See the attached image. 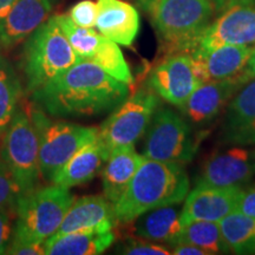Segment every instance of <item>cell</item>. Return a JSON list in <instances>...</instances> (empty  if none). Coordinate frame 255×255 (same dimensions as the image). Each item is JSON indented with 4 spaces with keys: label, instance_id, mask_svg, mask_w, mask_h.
Returning a JSON list of instances; mask_svg holds the SVG:
<instances>
[{
    "label": "cell",
    "instance_id": "obj_28",
    "mask_svg": "<svg viewBox=\"0 0 255 255\" xmlns=\"http://www.w3.org/2000/svg\"><path fill=\"white\" fill-rule=\"evenodd\" d=\"M89 62L98 65L105 72L113 76L114 78L126 83L129 87L132 84L133 78L129 65L126 62V58H124L119 44L115 43V41L104 37L100 47Z\"/></svg>",
    "mask_w": 255,
    "mask_h": 255
},
{
    "label": "cell",
    "instance_id": "obj_16",
    "mask_svg": "<svg viewBox=\"0 0 255 255\" xmlns=\"http://www.w3.org/2000/svg\"><path fill=\"white\" fill-rule=\"evenodd\" d=\"M57 0H15L0 20V49L8 50L30 37L52 12Z\"/></svg>",
    "mask_w": 255,
    "mask_h": 255
},
{
    "label": "cell",
    "instance_id": "obj_1",
    "mask_svg": "<svg viewBox=\"0 0 255 255\" xmlns=\"http://www.w3.org/2000/svg\"><path fill=\"white\" fill-rule=\"evenodd\" d=\"M129 96V85L91 62L82 60L31 94L55 117H89L114 110Z\"/></svg>",
    "mask_w": 255,
    "mask_h": 255
},
{
    "label": "cell",
    "instance_id": "obj_23",
    "mask_svg": "<svg viewBox=\"0 0 255 255\" xmlns=\"http://www.w3.org/2000/svg\"><path fill=\"white\" fill-rule=\"evenodd\" d=\"M115 241L113 231L104 233L55 234L45 241L46 255H97L104 253Z\"/></svg>",
    "mask_w": 255,
    "mask_h": 255
},
{
    "label": "cell",
    "instance_id": "obj_13",
    "mask_svg": "<svg viewBox=\"0 0 255 255\" xmlns=\"http://www.w3.org/2000/svg\"><path fill=\"white\" fill-rule=\"evenodd\" d=\"M255 175V150L233 145L216 152L203 165L196 184L242 187Z\"/></svg>",
    "mask_w": 255,
    "mask_h": 255
},
{
    "label": "cell",
    "instance_id": "obj_7",
    "mask_svg": "<svg viewBox=\"0 0 255 255\" xmlns=\"http://www.w3.org/2000/svg\"><path fill=\"white\" fill-rule=\"evenodd\" d=\"M158 107V96L150 88L139 89L117 105L98 129L97 138L108 157L115 150L135 146Z\"/></svg>",
    "mask_w": 255,
    "mask_h": 255
},
{
    "label": "cell",
    "instance_id": "obj_34",
    "mask_svg": "<svg viewBox=\"0 0 255 255\" xmlns=\"http://www.w3.org/2000/svg\"><path fill=\"white\" fill-rule=\"evenodd\" d=\"M238 210L242 214L250 216L255 220V184L248 187L247 189H242V194L239 201Z\"/></svg>",
    "mask_w": 255,
    "mask_h": 255
},
{
    "label": "cell",
    "instance_id": "obj_37",
    "mask_svg": "<svg viewBox=\"0 0 255 255\" xmlns=\"http://www.w3.org/2000/svg\"><path fill=\"white\" fill-rule=\"evenodd\" d=\"M210 1H212L213 6H214L215 12L216 11L220 12V11H222L223 8L227 7L228 5H231L235 1H238V0H210Z\"/></svg>",
    "mask_w": 255,
    "mask_h": 255
},
{
    "label": "cell",
    "instance_id": "obj_30",
    "mask_svg": "<svg viewBox=\"0 0 255 255\" xmlns=\"http://www.w3.org/2000/svg\"><path fill=\"white\" fill-rule=\"evenodd\" d=\"M23 193L19 189L14 178L0 161V208L14 210Z\"/></svg>",
    "mask_w": 255,
    "mask_h": 255
},
{
    "label": "cell",
    "instance_id": "obj_33",
    "mask_svg": "<svg viewBox=\"0 0 255 255\" xmlns=\"http://www.w3.org/2000/svg\"><path fill=\"white\" fill-rule=\"evenodd\" d=\"M12 209L0 208V255L6 254L7 247L13 235L14 222L12 221Z\"/></svg>",
    "mask_w": 255,
    "mask_h": 255
},
{
    "label": "cell",
    "instance_id": "obj_4",
    "mask_svg": "<svg viewBox=\"0 0 255 255\" xmlns=\"http://www.w3.org/2000/svg\"><path fill=\"white\" fill-rule=\"evenodd\" d=\"M78 62L55 15L27 37L21 56L24 91L32 94Z\"/></svg>",
    "mask_w": 255,
    "mask_h": 255
},
{
    "label": "cell",
    "instance_id": "obj_14",
    "mask_svg": "<svg viewBox=\"0 0 255 255\" xmlns=\"http://www.w3.org/2000/svg\"><path fill=\"white\" fill-rule=\"evenodd\" d=\"M241 194V187L196 184L184 199L181 221L183 225L191 221L220 222L223 218L238 210Z\"/></svg>",
    "mask_w": 255,
    "mask_h": 255
},
{
    "label": "cell",
    "instance_id": "obj_31",
    "mask_svg": "<svg viewBox=\"0 0 255 255\" xmlns=\"http://www.w3.org/2000/svg\"><path fill=\"white\" fill-rule=\"evenodd\" d=\"M69 17L78 26L94 28L97 20V4L92 0H82L72 6Z\"/></svg>",
    "mask_w": 255,
    "mask_h": 255
},
{
    "label": "cell",
    "instance_id": "obj_29",
    "mask_svg": "<svg viewBox=\"0 0 255 255\" xmlns=\"http://www.w3.org/2000/svg\"><path fill=\"white\" fill-rule=\"evenodd\" d=\"M116 253L124 255H169L171 252L163 245L138 238L123 241L116 247Z\"/></svg>",
    "mask_w": 255,
    "mask_h": 255
},
{
    "label": "cell",
    "instance_id": "obj_17",
    "mask_svg": "<svg viewBox=\"0 0 255 255\" xmlns=\"http://www.w3.org/2000/svg\"><path fill=\"white\" fill-rule=\"evenodd\" d=\"M226 109L223 141L232 145H255V77L239 89Z\"/></svg>",
    "mask_w": 255,
    "mask_h": 255
},
{
    "label": "cell",
    "instance_id": "obj_21",
    "mask_svg": "<svg viewBox=\"0 0 255 255\" xmlns=\"http://www.w3.org/2000/svg\"><path fill=\"white\" fill-rule=\"evenodd\" d=\"M144 158L136 151L135 146L115 150L107 158L102 175L103 193L113 205L123 195Z\"/></svg>",
    "mask_w": 255,
    "mask_h": 255
},
{
    "label": "cell",
    "instance_id": "obj_9",
    "mask_svg": "<svg viewBox=\"0 0 255 255\" xmlns=\"http://www.w3.org/2000/svg\"><path fill=\"white\" fill-rule=\"evenodd\" d=\"M197 148V137L184 116L170 108L158 107L144 133L142 155L183 165L195 157Z\"/></svg>",
    "mask_w": 255,
    "mask_h": 255
},
{
    "label": "cell",
    "instance_id": "obj_15",
    "mask_svg": "<svg viewBox=\"0 0 255 255\" xmlns=\"http://www.w3.org/2000/svg\"><path fill=\"white\" fill-rule=\"evenodd\" d=\"M254 47L223 45L213 50H190L194 72L201 84L223 81L246 72Z\"/></svg>",
    "mask_w": 255,
    "mask_h": 255
},
{
    "label": "cell",
    "instance_id": "obj_35",
    "mask_svg": "<svg viewBox=\"0 0 255 255\" xmlns=\"http://www.w3.org/2000/svg\"><path fill=\"white\" fill-rule=\"evenodd\" d=\"M171 254L175 255H207L205 251L201 248L194 246V245L188 244V242H178L173 247Z\"/></svg>",
    "mask_w": 255,
    "mask_h": 255
},
{
    "label": "cell",
    "instance_id": "obj_36",
    "mask_svg": "<svg viewBox=\"0 0 255 255\" xmlns=\"http://www.w3.org/2000/svg\"><path fill=\"white\" fill-rule=\"evenodd\" d=\"M15 0H0V20L8 13Z\"/></svg>",
    "mask_w": 255,
    "mask_h": 255
},
{
    "label": "cell",
    "instance_id": "obj_32",
    "mask_svg": "<svg viewBox=\"0 0 255 255\" xmlns=\"http://www.w3.org/2000/svg\"><path fill=\"white\" fill-rule=\"evenodd\" d=\"M6 254L9 255H45V244L33 242L12 235Z\"/></svg>",
    "mask_w": 255,
    "mask_h": 255
},
{
    "label": "cell",
    "instance_id": "obj_5",
    "mask_svg": "<svg viewBox=\"0 0 255 255\" xmlns=\"http://www.w3.org/2000/svg\"><path fill=\"white\" fill-rule=\"evenodd\" d=\"M75 197L69 188L57 186L37 188L25 194L15 205L13 235L45 244L56 234Z\"/></svg>",
    "mask_w": 255,
    "mask_h": 255
},
{
    "label": "cell",
    "instance_id": "obj_22",
    "mask_svg": "<svg viewBox=\"0 0 255 255\" xmlns=\"http://www.w3.org/2000/svg\"><path fill=\"white\" fill-rule=\"evenodd\" d=\"M107 158L103 146L98 138H96L76 152L55 175L51 183L69 189L87 183L100 173Z\"/></svg>",
    "mask_w": 255,
    "mask_h": 255
},
{
    "label": "cell",
    "instance_id": "obj_8",
    "mask_svg": "<svg viewBox=\"0 0 255 255\" xmlns=\"http://www.w3.org/2000/svg\"><path fill=\"white\" fill-rule=\"evenodd\" d=\"M0 157L23 195L37 189L41 176L39 138L30 113L26 110L15 111L5 130Z\"/></svg>",
    "mask_w": 255,
    "mask_h": 255
},
{
    "label": "cell",
    "instance_id": "obj_10",
    "mask_svg": "<svg viewBox=\"0 0 255 255\" xmlns=\"http://www.w3.org/2000/svg\"><path fill=\"white\" fill-rule=\"evenodd\" d=\"M223 45L255 46V0H238L220 11L194 49L208 51Z\"/></svg>",
    "mask_w": 255,
    "mask_h": 255
},
{
    "label": "cell",
    "instance_id": "obj_24",
    "mask_svg": "<svg viewBox=\"0 0 255 255\" xmlns=\"http://www.w3.org/2000/svg\"><path fill=\"white\" fill-rule=\"evenodd\" d=\"M226 246L234 254H255V220L239 210L219 222Z\"/></svg>",
    "mask_w": 255,
    "mask_h": 255
},
{
    "label": "cell",
    "instance_id": "obj_2",
    "mask_svg": "<svg viewBox=\"0 0 255 255\" xmlns=\"http://www.w3.org/2000/svg\"><path fill=\"white\" fill-rule=\"evenodd\" d=\"M188 193L189 178L182 164L144 158L114 205L117 222L130 223L148 210L181 203Z\"/></svg>",
    "mask_w": 255,
    "mask_h": 255
},
{
    "label": "cell",
    "instance_id": "obj_26",
    "mask_svg": "<svg viewBox=\"0 0 255 255\" xmlns=\"http://www.w3.org/2000/svg\"><path fill=\"white\" fill-rule=\"evenodd\" d=\"M180 242H188L205 251L207 255L231 253L223 241L219 222L191 221L183 225Z\"/></svg>",
    "mask_w": 255,
    "mask_h": 255
},
{
    "label": "cell",
    "instance_id": "obj_25",
    "mask_svg": "<svg viewBox=\"0 0 255 255\" xmlns=\"http://www.w3.org/2000/svg\"><path fill=\"white\" fill-rule=\"evenodd\" d=\"M23 91L14 68L0 52V133L5 132L13 119Z\"/></svg>",
    "mask_w": 255,
    "mask_h": 255
},
{
    "label": "cell",
    "instance_id": "obj_27",
    "mask_svg": "<svg viewBox=\"0 0 255 255\" xmlns=\"http://www.w3.org/2000/svg\"><path fill=\"white\" fill-rule=\"evenodd\" d=\"M55 17L57 23L59 24L60 28L68 38L70 45L75 51L78 62H82V60L89 62L100 47L104 36L97 33L92 28L78 26L70 19L69 15L57 14Z\"/></svg>",
    "mask_w": 255,
    "mask_h": 255
},
{
    "label": "cell",
    "instance_id": "obj_6",
    "mask_svg": "<svg viewBox=\"0 0 255 255\" xmlns=\"http://www.w3.org/2000/svg\"><path fill=\"white\" fill-rule=\"evenodd\" d=\"M30 116L39 138L40 174L50 182L76 152L98 136L97 128L53 121L37 107L30 111Z\"/></svg>",
    "mask_w": 255,
    "mask_h": 255
},
{
    "label": "cell",
    "instance_id": "obj_38",
    "mask_svg": "<svg viewBox=\"0 0 255 255\" xmlns=\"http://www.w3.org/2000/svg\"><path fill=\"white\" fill-rule=\"evenodd\" d=\"M246 73L250 78L255 77V46L253 50V53H252L250 62H248L247 69H246Z\"/></svg>",
    "mask_w": 255,
    "mask_h": 255
},
{
    "label": "cell",
    "instance_id": "obj_12",
    "mask_svg": "<svg viewBox=\"0 0 255 255\" xmlns=\"http://www.w3.org/2000/svg\"><path fill=\"white\" fill-rule=\"evenodd\" d=\"M248 79L250 77L245 72L223 81L202 83L178 109L190 124L206 126L227 108L233 96Z\"/></svg>",
    "mask_w": 255,
    "mask_h": 255
},
{
    "label": "cell",
    "instance_id": "obj_3",
    "mask_svg": "<svg viewBox=\"0 0 255 255\" xmlns=\"http://www.w3.org/2000/svg\"><path fill=\"white\" fill-rule=\"evenodd\" d=\"M168 53L189 52L212 20L210 0H138Z\"/></svg>",
    "mask_w": 255,
    "mask_h": 255
},
{
    "label": "cell",
    "instance_id": "obj_19",
    "mask_svg": "<svg viewBox=\"0 0 255 255\" xmlns=\"http://www.w3.org/2000/svg\"><path fill=\"white\" fill-rule=\"evenodd\" d=\"M96 27L119 45L131 46L139 32V14L123 0H98Z\"/></svg>",
    "mask_w": 255,
    "mask_h": 255
},
{
    "label": "cell",
    "instance_id": "obj_11",
    "mask_svg": "<svg viewBox=\"0 0 255 255\" xmlns=\"http://www.w3.org/2000/svg\"><path fill=\"white\" fill-rule=\"evenodd\" d=\"M149 88L171 105L180 108L201 83L196 78L189 53H168L161 63L152 69Z\"/></svg>",
    "mask_w": 255,
    "mask_h": 255
},
{
    "label": "cell",
    "instance_id": "obj_18",
    "mask_svg": "<svg viewBox=\"0 0 255 255\" xmlns=\"http://www.w3.org/2000/svg\"><path fill=\"white\" fill-rule=\"evenodd\" d=\"M117 223L114 205L107 197L84 196L73 201L56 234L110 232Z\"/></svg>",
    "mask_w": 255,
    "mask_h": 255
},
{
    "label": "cell",
    "instance_id": "obj_20",
    "mask_svg": "<svg viewBox=\"0 0 255 255\" xmlns=\"http://www.w3.org/2000/svg\"><path fill=\"white\" fill-rule=\"evenodd\" d=\"M180 203L157 207L133 220V234L137 238L174 247L181 241L183 223Z\"/></svg>",
    "mask_w": 255,
    "mask_h": 255
}]
</instances>
